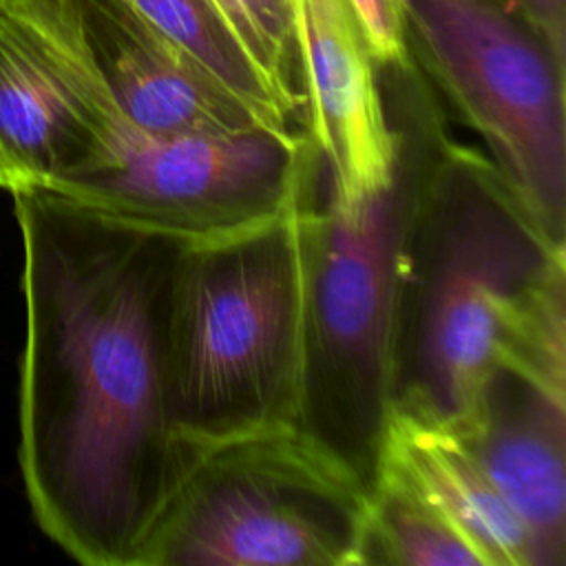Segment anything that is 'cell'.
I'll use <instances>...</instances> for the list:
<instances>
[{"instance_id":"1","label":"cell","mask_w":566,"mask_h":566,"mask_svg":"<svg viewBox=\"0 0 566 566\" xmlns=\"http://www.w3.org/2000/svg\"><path fill=\"white\" fill-rule=\"evenodd\" d=\"M11 195L27 307V497L73 559L130 566L166 469V310L186 237L53 188Z\"/></svg>"},{"instance_id":"2","label":"cell","mask_w":566,"mask_h":566,"mask_svg":"<svg viewBox=\"0 0 566 566\" xmlns=\"http://www.w3.org/2000/svg\"><path fill=\"white\" fill-rule=\"evenodd\" d=\"M500 369L566 394V239L449 137L413 239L394 409L453 424Z\"/></svg>"},{"instance_id":"3","label":"cell","mask_w":566,"mask_h":566,"mask_svg":"<svg viewBox=\"0 0 566 566\" xmlns=\"http://www.w3.org/2000/svg\"><path fill=\"white\" fill-rule=\"evenodd\" d=\"M396 128L389 179L343 203L318 175L307 212L305 363L296 427L371 489L394 411L411 250L433 168L451 137L411 60L380 69Z\"/></svg>"},{"instance_id":"4","label":"cell","mask_w":566,"mask_h":566,"mask_svg":"<svg viewBox=\"0 0 566 566\" xmlns=\"http://www.w3.org/2000/svg\"><path fill=\"white\" fill-rule=\"evenodd\" d=\"M318 175L321 159L272 214L184 241L166 310L170 433L296 427L305 363L307 212Z\"/></svg>"},{"instance_id":"5","label":"cell","mask_w":566,"mask_h":566,"mask_svg":"<svg viewBox=\"0 0 566 566\" xmlns=\"http://www.w3.org/2000/svg\"><path fill=\"white\" fill-rule=\"evenodd\" d=\"M369 489L294 424L170 433L130 566H363Z\"/></svg>"},{"instance_id":"6","label":"cell","mask_w":566,"mask_h":566,"mask_svg":"<svg viewBox=\"0 0 566 566\" xmlns=\"http://www.w3.org/2000/svg\"><path fill=\"white\" fill-rule=\"evenodd\" d=\"M413 62L566 239V62L500 0H405Z\"/></svg>"},{"instance_id":"7","label":"cell","mask_w":566,"mask_h":566,"mask_svg":"<svg viewBox=\"0 0 566 566\" xmlns=\"http://www.w3.org/2000/svg\"><path fill=\"white\" fill-rule=\"evenodd\" d=\"M0 2L75 51L117 111L144 130L184 135L268 128L126 0Z\"/></svg>"},{"instance_id":"8","label":"cell","mask_w":566,"mask_h":566,"mask_svg":"<svg viewBox=\"0 0 566 566\" xmlns=\"http://www.w3.org/2000/svg\"><path fill=\"white\" fill-rule=\"evenodd\" d=\"M303 128L325 188L343 203L378 190L396 159L380 69L347 0H298L294 7Z\"/></svg>"},{"instance_id":"9","label":"cell","mask_w":566,"mask_h":566,"mask_svg":"<svg viewBox=\"0 0 566 566\" xmlns=\"http://www.w3.org/2000/svg\"><path fill=\"white\" fill-rule=\"evenodd\" d=\"M108 97L66 44L0 2V164L9 192L60 188L97 155Z\"/></svg>"},{"instance_id":"10","label":"cell","mask_w":566,"mask_h":566,"mask_svg":"<svg viewBox=\"0 0 566 566\" xmlns=\"http://www.w3.org/2000/svg\"><path fill=\"white\" fill-rule=\"evenodd\" d=\"M531 535L542 566L566 564V394L500 369L447 424Z\"/></svg>"},{"instance_id":"11","label":"cell","mask_w":566,"mask_h":566,"mask_svg":"<svg viewBox=\"0 0 566 566\" xmlns=\"http://www.w3.org/2000/svg\"><path fill=\"white\" fill-rule=\"evenodd\" d=\"M380 471L400 478L453 517L491 566H542L526 528L447 424L394 409L382 436Z\"/></svg>"},{"instance_id":"12","label":"cell","mask_w":566,"mask_h":566,"mask_svg":"<svg viewBox=\"0 0 566 566\" xmlns=\"http://www.w3.org/2000/svg\"><path fill=\"white\" fill-rule=\"evenodd\" d=\"M126 2L190 53L261 124L274 130H305L303 104L252 60L212 0Z\"/></svg>"},{"instance_id":"13","label":"cell","mask_w":566,"mask_h":566,"mask_svg":"<svg viewBox=\"0 0 566 566\" xmlns=\"http://www.w3.org/2000/svg\"><path fill=\"white\" fill-rule=\"evenodd\" d=\"M491 566L471 535L422 493L391 473L369 489L363 566Z\"/></svg>"},{"instance_id":"14","label":"cell","mask_w":566,"mask_h":566,"mask_svg":"<svg viewBox=\"0 0 566 566\" xmlns=\"http://www.w3.org/2000/svg\"><path fill=\"white\" fill-rule=\"evenodd\" d=\"M378 69L409 64L405 0H347Z\"/></svg>"},{"instance_id":"15","label":"cell","mask_w":566,"mask_h":566,"mask_svg":"<svg viewBox=\"0 0 566 566\" xmlns=\"http://www.w3.org/2000/svg\"><path fill=\"white\" fill-rule=\"evenodd\" d=\"M566 62V0H500Z\"/></svg>"},{"instance_id":"16","label":"cell","mask_w":566,"mask_h":566,"mask_svg":"<svg viewBox=\"0 0 566 566\" xmlns=\"http://www.w3.org/2000/svg\"><path fill=\"white\" fill-rule=\"evenodd\" d=\"M0 188L9 190V181H7V172H4V168H2V164H0Z\"/></svg>"},{"instance_id":"17","label":"cell","mask_w":566,"mask_h":566,"mask_svg":"<svg viewBox=\"0 0 566 566\" xmlns=\"http://www.w3.org/2000/svg\"><path fill=\"white\" fill-rule=\"evenodd\" d=\"M296 2H298V0H290V4H292V15H294V7H296Z\"/></svg>"}]
</instances>
